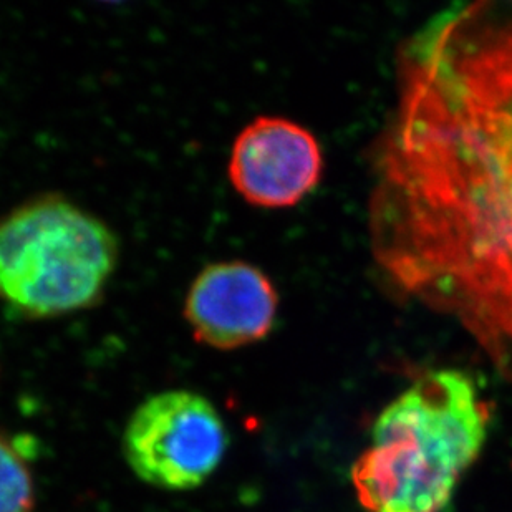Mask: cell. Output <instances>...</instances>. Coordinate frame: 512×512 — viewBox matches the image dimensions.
<instances>
[{
	"instance_id": "277c9868",
	"label": "cell",
	"mask_w": 512,
	"mask_h": 512,
	"mask_svg": "<svg viewBox=\"0 0 512 512\" xmlns=\"http://www.w3.org/2000/svg\"><path fill=\"white\" fill-rule=\"evenodd\" d=\"M121 448L141 481L166 491H189L218 469L228 450V430L208 398L168 390L133 411Z\"/></svg>"
},
{
	"instance_id": "3957f363",
	"label": "cell",
	"mask_w": 512,
	"mask_h": 512,
	"mask_svg": "<svg viewBox=\"0 0 512 512\" xmlns=\"http://www.w3.org/2000/svg\"><path fill=\"white\" fill-rule=\"evenodd\" d=\"M120 257L108 224L60 194L0 218V300L25 319L62 317L100 302Z\"/></svg>"
},
{
	"instance_id": "7a4b0ae2",
	"label": "cell",
	"mask_w": 512,
	"mask_h": 512,
	"mask_svg": "<svg viewBox=\"0 0 512 512\" xmlns=\"http://www.w3.org/2000/svg\"><path fill=\"white\" fill-rule=\"evenodd\" d=\"M493 411L468 373L431 370L373 421L350 469L365 512H445L488 441Z\"/></svg>"
},
{
	"instance_id": "5b68a950",
	"label": "cell",
	"mask_w": 512,
	"mask_h": 512,
	"mask_svg": "<svg viewBox=\"0 0 512 512\" xmlns=\"http://www.w3.org/2000/svg\"><path fill=\"white\" fill-rule=\"evenodd\" d=\"M324 156L307 128L282 116H259L232 143L228 174L247 204L287 209L319 184Z\"/></svg>"
},
{
	"instance_id": "8992f818",
	"label": "cell",
	"mask_w": 512,
	"mask_h": 512,
	"mask_svg": "<svg viewBox=\"0 0 512 512\" xmlns=\"http://www.w3.org/2000/svg\"><path fill=\"white\" fill-rule=\"evenodd\" d=\"M277 309L279 295L269 276L244 261L208 264L184 299V319L194 340L221 352L266 339Z\"/></svg>"
},
{
	"instance_id": "6da1fadb",
	"label": "cell",
	"mask_w": 512,
	"mask_h": 512,
	"mask_svg": "<svg viewBox=\"0 0 512 512\" xmlns=\"http://www.w3.org/2000/svg\"><path fill=\"white\" fill-rule=\"evenodd\" d=\"M397 80L368 199L373 259L512 385V4L436 15Z\"/></svg>"
},
{
	"instance_id": "52a82bcc",
	"label": "cell",
	"mask_w": 512,
	"mask_h": 512,
	"mask_svg": "<svg viewBox=\"0 0 512 512\" xmlns=\"http://www.w3.org/2000/svg\"><path fill=\"white\" fill-rule=\"evenodd\" d=\"M35 488L17 441L0 431V512H34Z\"/></svg>"
}]
</instances>
